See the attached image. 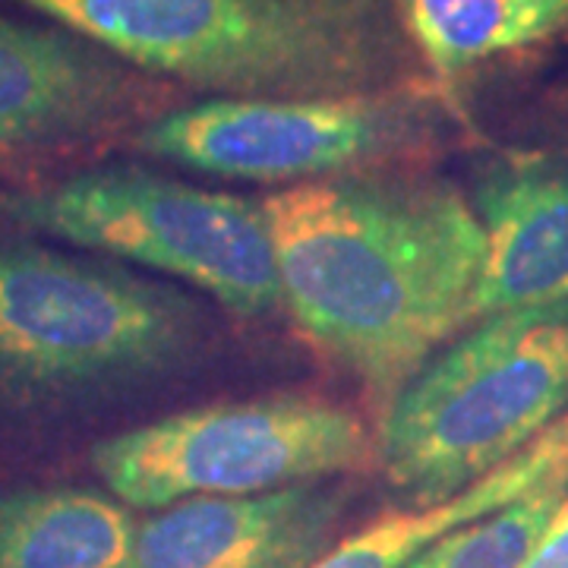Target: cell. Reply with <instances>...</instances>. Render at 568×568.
Returning <instances> with one entry per match:
<instances>
[{
  "instance_id": "cell-16",
  "label": "cell",
  "mask_w": 568,
  "mask_h": 568,
  "mask_svg": "<svg viewBox=\"0 0 568 568\" xmlns=\"http://www.w3.org/2000/svg\"><path fill=\"white\" fill-rule=\"evenodd\" d=\"M407 568H424V562H420V559H417V562H414V566H407Z\"/></svg>"
},
{
  "instance_id": "cell-15",
  "label": "cell",
  "mask_w": 568,
  "mask_h": 568,
  "mask_svg": "<svg viewBox=\"0 0 568 568\" xmlns=\"http://www.w3.org/2000/svg\"><path fill=\"white\" fill-rule=\"evenodd\" d=\"M521 568H568V496L552 528L547 530V537L540 540V547L530 552V559Z\"/></svg>"
},
{
  "instance_id": "cell-14",
  "label": "cell",
  "mask_w": 568,
  "mask_h": 568,
  "mask_svg": "<svg viewBox=\"0 0 568 568\" xmlns=\"http://www.w3.org/2000/svg\"><path fill=\"white\" fill-rule=\"evenodd\" d=\"M568 496V465L549 470L534 487L474 525L439 540L424 568H521L552 528Z\"/></svg>"
},
{
  "instance_id": "cell-7",
  "label": "cell",
  "mask_w": 568,
  "mask_h": 568,
  "mask_svg": "<svg viewBox=\"0 0 568 568\" xmlns=\"http://www.w3.org/2000/svg\"><path fill=\"white\" fill-rule=\"evenodd\" d=\"M414 118L376 92L215 99L168 111L140 133L152 159L234 181H316L405 140Z\"/></svg>"
},
{
  "instance_id": "cell-8",
  "label": "cell",
  "mask_w": 568,
  "mask_h": 568,
  "mask_svg": "<svg viewBox=\"0 0 568 568\" xmlns=\"http://www.w3.org/2000/svg\"><path fill=\"white\" fill-rule=\"evenodd\" d=\"M342 489L196 496L142 521L126 568H313L332 549Z\"/></svg>"
},
{
  "instance_id": "cell-9",
  "label": "cell",
  "mask_w": 568,
  "mask_h": 568,
  "mask_svg": "<svg viewBox=\"0 0 568 568\" xmlns=\"http://www.w3.org/2000/svg\"><path fill=\"white\" fill-rule=\"evenodd\" d=\"M140 95L142 82L99 44L0 17V162L95 136Z\"/></svg>"
},
{
  "instance_id": "cell-4",
  "label": "cell",
  "mask_w": 568,
  "mask_h": 568,
  "mask_svg": "<svg viewBox=\"0 0 568 568\" xmlns=\"http://www.w3.org/2000/svg\"><path fill=\"white\" fill-rule=\"evenodd\" d=\"M0 209L39 234L190 282L241 316L282 304L263 203L136 168H102L7 196Z\"/></svg>"
},
{
  "instance_id": "cell-2",
  "label": "cell",
  "mask_w": 568,
  "mask_h": 568,
  "mask_svg": "<svg viewBox=\"0 0 568 568\" xmlns=\"http://www.w3.org/2000/svg\"><path fill=\"white\" fill-rule=\"evenodd\" d=\"M145 73L227 99L364 95L398 77L373 0H22Z\"/></svg>"
},
{
  "instance_id": "cell-13",
  "label": "cell",
  "mask_w": 568,
  "mask_h": 568,
  "mask_svg": "<svg viewBox=\"0 0 568 568\" xmlns=\"http://www.w3.org/2000/svg\"><path fill=\"white\" fill-rule=\"evenodd\" d=\"M402 26L439 77L506 58L568 26V0H398Z\"/></svg>"
},
{
  "instance_id": "cell-1",
  "label": "cell",
  "mask_w": 568,
  "mask_h": 568,
  "mask_svg": "<svg viewBox=\"0 0 568 568\" xmlns=\"http://www.w3.org/2000/svg\"><path fill=\"white\" fill-rule=\"evenodd\" d=\"M282 304L369 392L395 398L470 325L484 227L446 183L306 181L263 200Z\"/></svg>"
},
{
  "instance_id": "cell-3",
  "label": "cell",
  "mask_w": 568,
  "mask_h": 568,
  "mask_svg": "<svg viewBox=\"0 0 568 568\" xmlns=\"http://www.w3.org/2000/svg\"><path fill=\"white\" fill-rule=\"evenodd\" d=\"M568 414V301L487 316L388 402V484L443 503L506 465Z\"/></svg>"
},
{
  "instance_id": "cell-6",
  "label": "cell",
  "mask_w": 568,
  "mask_h": 568,
  "mask_svg": "<svg viewBox=\"0 0 568 568\" xmlns=\"http://www.w3.org/2000/svg\"><path fill=\"white\" fill-rule=\"evenodd\" d=\"M373 439L357 414L316 398H256L181 410L104 439L92 465L142 508L196 496H256L364 467Z\"/></svg>"
},
{
  "instance_id": "cell-12",
  "label": "cell",
  "mask_w": 568,
  "mask_h": 568,
  "mask_svg": "<svg viewBox=\"0 0 568 568\" xmlns=\"http://www.w3.org/2000/svg\"><path fill=\"white\" fill-rule=\"evenodd\" d=\"M136 525L92 489L0 493V568H126Z\"/></svg>"
},
{
  "instance_id": "cell-10",
  "label": "cell",
  "mask_w": 568,
  "mask_h": 568,
  "mask_svg": "<svg viewBox=\"0 0 568 568\" xmlns=\"http://www.w3.org/2000/svg\"><path fill=\"white\" fill-rule=\"evenodd\" d=\"M474 212L484 227V268L470 323L508 310L568 301V168L515 159L477 183Z\"/></svg>"
},
{
  "instance_id": "cell-5",
  "label": "cell",
  "mask_w": 568,
  "mask_h": 568,
  "mask_svg": "<svg viewBox=\"0 0 568 568\" xmlns=\"http://www.w3.org/2000/svg\"><path fill=\"white\" fill-rule=\"evenodd\" d=\"M193 338L178 294L118 265L0 244V383L77 392L171 366Z\"/></svg>"
},
{
  "instance_id": "cell-11",
  "label": "cell",
  "mask_w": 568,
  "mask_h": 568,
  "mask_svg": "<svg viewBox=\"0 0 568 568\" xmlns=\"http://www.w3.org/2000/svg\"><path fill=\"white\" fill-rule=\"evenodd\" d=\"M568 465V414L537 436L528 448L511 455L506 465L484 474L443 503H429L420 511H395L369 528L351 534L332 547L313 568H407L420 556L474 525L489 511L503 508L515 496L534 487L549 470Z\"/></svg>"
}]
</instances>
